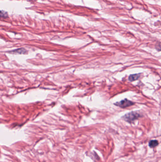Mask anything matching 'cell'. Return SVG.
Wrapping results in <instances>:
<instances>
[{"mask_svg": "<svg viewBox=\"0 0 161 162\" xmlns=\"http://www.w3.org/2000/svg\"><path fill=\"white\" fill-rule=\"evenodd\" d=\"M140 115L136 112L132 111L125 115L122 118L124 121L129 123H132L134 121L140 117Z\"/></svg>", "mask_w": 161, "mask_h": 162, "instance_id": "obj_1", "label": "cell"}, {"mask_svg": "<svg viewBox=\"0 0 161 162\" xmlns=\"http://www.w3.org/2000/svg\"><path fill=\"white\" fill-rule=\"evenodd\" d=\"M134 104V103L132 102L129 100L127 99H125L121 101L120 102H117L114 103V105H116L117 106L120 107L121 108H125L128 107H130V106H132Z\"/></svg>", "mask_w": 161, "mask_h": 162, "instance_id": "obj_2", "label": "cell"}, {"mask_svg": "<svg viewBox=\"0 0 161 162\" xmlns=\"http://www.w3.org/2000/svg\"><path fill=\"white\" fill-rule=\"evenodd\" d=\"M10 53H11L13 54H24L27 53V50L23 48H19L16 50H13L11 52H10Z\"/></svg>", "mask_w": 161, "mask_h": 162, "instance_id": "obj_3", "label": "cell"}, {"mask_svg": "<svg viewBox=\"0 0 161 162\" xmlns=\"http://www.w3.org/2000/svg\"><path fill=\"white\" fill-rule=\"evenodd\" d=\"M140 74H134L130 75L129 77V80L130 82H133L134 81H136L140 77Z\"/></svg>", "mask_w": 161, "mask_h": 162, "instance_id": "obj_4", "label": "cell"}, {"mask_svg": "<svg viewBox=\"0 0 161 162\" xmlns=\"http://www.w3.org/2000/svg\"><path fill=\"white\" fill-rule=\"evenodd\" d=\"M158 145V141L156 140H151L149 143V146L153 148L157 146Z\"/></svg>", "mask_w": 161, "mask_h": 162, "instance_id": "obj_5", "label": "cell"}, {"mask_svg": "<svg viewBox=\"0 0 161 162\" xmlns=\"http://www.w3.org/2000/svg\"><path fill=\"white\" fill-rule=\"evenodd\" d=\"M8 17V13L3 10H0V18H7Z\"/></svg>", "mask_w": 161, "mask_h": 162, "instance_id": "obj_6", "label": "cell"}]
</instances>
